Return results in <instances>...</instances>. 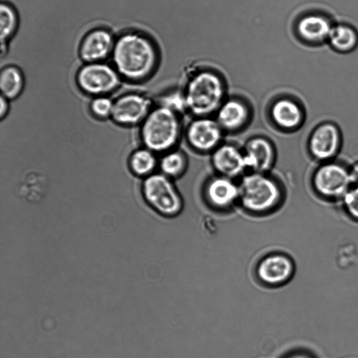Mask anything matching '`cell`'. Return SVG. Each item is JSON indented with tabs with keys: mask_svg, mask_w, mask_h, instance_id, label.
I'll use <instances>...</instances> for the list:
<instances>
[{
	"mask_svg": "<svg viewBox=\"0 0 358 358\" xmlns=\"http://www.w3.org/2000/svg\"><path fill=\"white\" fill-rule=\"evenodd\" d=\"M121 80L115 67L104 62L85 63L76 75L78 87L92 97L109 96L118 89Z\"/></svg>",
	"mask_w": 358,
	"mask_h": 358,
	"instance_id": "8",
	"label": "cell"
},
{
	"mask_svg": "<svg viewBox=\"0 0 358 358\" xmlns=\"http://www.w3.org/2000/svg\"><path fill=\"white\" fill-rule=\"evenodd\" d=\"M343 210L354 221L358 222V186H352L341 201Z\"/></svg>",
	"mask_w": 358,
	"mask_h": 358,
	"instance_id": "25",
	"label": "cell"
},
{
	"mask_svg": "<svg viewBox=\"0 0 358 358\" xmlns=\"http://www.w3.org/2000/svg\"><path fill=\"white\" fill-rule=\"evenodd\" d=\"M24 87V77L21 69L15 65H7L0 72L1 95L13 100L20 96Z\"/></svg>",
	"mask_w": 358,
	"mask_h": 358,
	"instance_id": "20",
	"label": "cell"
},
{
	"mask_svg": "<svg viewBox=\"0 0 358 358\" xmlns=\"http://www.w3.org/2000/svg\"><path fill=\"white\" fill-rule=\"evenodd\" d=\"M336 22L334 15L324 8H306L292 19V34L294 39L302 46L319 48L327 44Z\"/></svg>",
	"mask_w": 358,
	"mask_h": 358,
	"instance_id": "5",
	"label": "cell"
},
{
	"mask_svg": "<svg viewBox=\"0 0 358 358\" xmlns=\"http://www.w3.org/2000/svg\"><path fill=\"white\" fill-rule=\"evenodd\" d=\"M150 99L138 92H127L113 99L110 119L119 126L141 125L152 110Z\"/></svg>",
	"mask_w": 358,
	"mask_h": 358,
	"instance_id": "10",
	"label": "cell"
},
{
	"mask_svg": "<svg viewBox=\"0 0 358 358\" xmlns=\"http://www.w3.org/2000/svg\"><path fill=\"white\" fill-rule=\"evenodd\" d=\"M177 113L159 105L152 108L140 125L143 146L154 152H166L177 142L180 125Z\"/></svg>",
	"mask_w": 358,
	"mask_h": 358,
	"instance_id": "3",
	"label": "cell"
},
{
	"mask_svg": "<svg viewBox=\"0 0 358 358\" xmlns=\"http://www.w3.org/2000/svg\"><path fill=\"white\" fill-rule=\"evenodd\" d=\"M155 154L144 146L134 150L128 158L129 171L134 176L143 179L154 173L157 165Z\"/></svg>",
	"mask_w": 358,
	"mask_h": 358,
	"instance_id": "21",
	"label": "cell"
},
{
	"mask_svg": "<svg viewBox=\"0 0 358 358\" xmlns=\"http://www.w3.org/2000/svg\"><path fill=\"white\" fill-rule=\"evenodd\" d=\"M217 113V122L222 129L228 131L241 128L246 122L249 115L245 104L236 99L223 102Z\"/></svg>",
	"mask_w": 358,
	"mask_h": 358,
	"instance_id": "19",
	"label": "cell"
},
{
	"mask_svg": "<svg viewBox=\"0 0 358 358\" xmlns=\"http://www.w3.org/2000/svg\"><path fill=\"white\" fill-rule=\"evenodd\" d=\"M256 273L258 279L264 284L278 286L288 282L293 276L294 264L285 254H270L259 262Z\"/></svg>",
	"mask_w": 358,
	"mask_h": 358,
	"instance_id": "12",
	"label": "cell"
},
{
	"mask_svg": "<svg viewBox=\"0 0 358 358\" xmlns=\"http://www.w3.org/2000/svg\"><path fill=\"white\" fill-rule=\"evenodd\" d=\"M224 92V81L220 73L210 67L199 69L187 78L183 92L187 109L198 117H206L217 110Z\"/></svg>",
	"mask_w": 358,
	"mask_h": 358,
	"instance_id": "2",
	"label": "cell"
},
{
	"mask_svg": "<svg viewBox=\"0 0 358 358\" xmlns=\"http://www.w3.org/2000/svg\"><path fill=\"white\" fill-rule=\"evenodd\" d=\"M247 169L262 173L268 170L274 160V150L268 141L262 137L250 140L243 152Z\"/></svg>",
	"mask_w": 358,
	"mask_h": 358,
	"instance_id": "17",
	"label": "cell"
},
{
	"mask_svg": "<svg viewBox=\"0 0 358 358\" xmlns=\"http://www.w3.org/2000/svg\"><path fill=\"white\" fill-rule=\"evenodd\" d=\"M350 176L354 186H358V161L350 166Z\"/></svg>",
	"mask_w": 358,
	"mask_h": 358,
	"instance_id": "28",
	"label": "cell"
},
{
	"mask_svg": "<svg viewBox=\"0 0 358 358\" xmlns=\"http://www.w3.org/2000/svg\"><path fill=\"white\" fill-rule=\"evenodd\" d=\"M350 166L346 162L336 159L318 163L309 180L315 196L327 202H341L353 186Z\"/></svg>",
	"mask_w": 358,
	"mask_h": 358,
	"instance_id": "4",
	"label": "cell"
},
{
	"mask_svg": "<svg viewBox=\"0 0 358 358\" xmlns=\"http://www.w3.org/2000/svg\"><path fill=\"white\" fill-rule=\"evenodd\" d=\"M9 101L8 99L1 95V110H0V117L1 120H3L8 113L9 111Z\"/></svg>",
	"mask_w": 358,
	"mask_h": 358,
	"instance_id": "27",
	"label": "cell"
},
{
	"mask_svg": "<svg viewBox=\"0 0 358 358\" xmlns=\"http://www.w3.org/2000/svg\"><path fill=\"white\" fill-rule=\"evenodd\" d=\"M113 108V99L109 96H98L92 97L89 103L90 114L97 120L110 119Z\"/></svg>",
	"mask_w": 358,
	"mask_h": 358,
	"instance_id": "24",
	"label": "cell"
},
{
	"mask_svg": "<svg viewBox=\"0 0 358 358\" xmlns=\"http://www.w3.org/2000/svg\"><path fill=\"white\" fill-rule=\"evenodd\" d=\"M207 201L213 207L224 209L239 198V187L231 178L220 176L210 180L205 188Z\"/></svg>",
	"mask_w": 358,
	"mask_h": 358,
	"instance_id": "16",
	"label": "cell"
},
{
	"mask_svg": "<svg viewBox=\"0 0 358 358\" xmlns=\"http://www.w3.org/2000/svg\"><path fill=\"white\" fill-rule=\"evenodd\" d=\"M327 45L336 53L348 55L358 48V29L352 24L336 22L329 35Z\"/></svg>",
	"mask_w": 358,
	"mask_h": 358,
	"instance_id": "18",
	"label": "cell"
},
{
	"mask_svg": "<svg viewBox=\"0 0 358 358\" xmlns=\"http://www.w3.org/2000/svg\"><path fill=\"white\" fill-rule=\"evenodd\" d=\"M1 44L7 42L15 34L19 24L18 15L15 8L8 2L2 1L0 5Z\"/></svg>",
	"mask_w": 358,
	"mask_h": 358,
	"instance_id": "22",
	"label": "cell"
},
{
	"mask_svg": "<svg viewBox=\"0 0 358 358\" xmlns=\"http://www.w3.org/2000/svg\"><path fill=\"white\" fill-rule=\"evenodd\" d=\"M285 358H313V357L306 353L296 352V353L292 354V355L286 357Z\"/></svg>",
	"mask_w": 358,
	"mask_h": 358,
	"instance_id": "29",
	"label": "cell"
},
{
	"mask_svg": "<svg viewBox=\"0 0 358 358\" xmlns=\"http://www.w3.org/2000/svg\"><path fill=\"white\" fill-rule=\"evenodd\" d=\"M222 129L217 120L199 117L188 126L187 138L190 145L197 150H215L221 140Z\"/></svg>",
	"mask_w": 358,
	"mask_h": 358,
	"instance_id": "13",
	"label": "cell"
},
{
	"mask_svg": "<svg viewBox=\"0 0 358 358\" xmlns=\"http://www.w3.org/2000/svg\"><path fill=\"white\" fill-rule=\"evenodd\" d=\"M275 124L287 131L299 129L306 120V110L301 102L290 96L276 100L271 108Z\"/></svg>",
	"mask_w": 358,
	"mask_h": 358,
	"instance_id": "14",
	"label": "cell"
},
{
	"mask_svg": "<svg viewBox=\"0 0 358 358\" xmlns=\"http://www.w3.org/2000/svg\"><path fill=\"white\" fill-rule=\"evenodd\" d=\"M113 66L122 80L141 83L149 79L161 62V53L155 40L139 30H129L115 39L112 52Z\"/></svg>",
	"mask_w": 358,
	"mask_h": 358,
	"instance_id": "1",
	"label": "cell"
},
{
	"mask_svg": "<svg viewBox=\"0 0 358 358\" xmlns=\"http://www.w3.org/2000/svg\"><path fill=\"white\" fill-rule=\"evenodd\" d=\"M159 101V105L168 108L177 113L187 109L184 94L180 91L173 92L163 96Z\"/></svg>",
	"mask_w": 358,
	"mask_h": 358,
	"instance_id": "26",
	"label": "cell"
},
{
	"mask_svg": "<svg viewBox=\"0 0 358 358\" xmlns=\"http://www.w3.org/2000/svg\"><path fill=\"white\" fill-rule=\"evenodd\" d=\"M239 198L242 206L254 213H263L275 207L282 197L276 181L262 173L254 172L242 179Z\"/></svg>",
	"mask_w": 358,
	"mask_h": 358,
	"instance_id": "6",
	"label": "cell"
},
{
	"mask_svg": "<svg viewBox=\"0 0 358 358\" xmlns=\"http://www.w3.org/2000/svg\"><path fill=\"white\" fill-rule=\"evenodd\" d=\"M115 38L111 31L96 27L88 31L79 46V56L85 63L103 62L112 55Z\"/></svg>",
	"mask_w": 358,
	"mask_h": 358,
	"instance_id": "11",
	"label": "cell"
},
{
	"mask_svg": "<svg viewBox=\"0 0 358 358\" xmlns=\"http://www.w3.org/2000/svg\"><path fill=\"white\" fill-rule=\"evenodd\" d=\"M343 145L340 127L334 121L324 120L311 129L306 148L310 157L318 163L336 159Z\"/></svg>",
	"mask_w": 358,
	"mask_h": 358,
	"instance_id": "9",
	"label": "cell"
},
{
	"mask_svg": "<svg viewBox=\"0 0 358 358\" xmlns=\"http://www.w3.org/2000/svg\"><path fill=\"white\" fill-rule=\"evenodd\" d=\"M141 194L145 203L163 216H175L182 209V199L178 192L169 177L162 173H154L143 178Z\"/></svg>",
	"mask_w": 358,
	"mask_h": 358,
	"instance_id": "7",
	"label": "cell"
},
{
	"mask_svg": "<svg viewBox=\"0 0 358 358\" xmlns=\"http://www.w3.org/2000/svg\"><path fill=\"white\" fill-rule=\"evenodd\" d=\"M185 164L184 155L176 150L166 152L159 162L161 173L169 178L181 174Z\"/></svg>",
	"mask_w": 358,
	"mask_h": 358,
	"instance_id": "23",
	"label": "cell"
},
{
	"mask_svg": "<svg viewBox=\"0 0 358 358\" xmlns=\"http://www.w3.org/2000/svg\"><path fill=\"white\" fill-rule=\"evenodd\" d=\"M212 163L222 176L229 178L237 176L247 169L243 152L230 144L219 145L214 150Z\"/></svg>",
	"mask_w": 358,
	"mask_h": 358,
	"instance_id": "15",
	"label": "cell"
}]
</instances>
